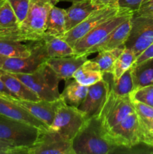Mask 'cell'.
Here are the masks:
<instances>
[{
	"label": "cell",
	"mask_w": 153,
	"mask_h": 154,
	"mask_svg": "<svg viewBox=\"0 0 153 154\" xmlns=\"http://www.w3.org/2000/svg\"><path fill=\"white\" fill-rule=\"evenodd\" d=\"M98 8L92 3L91 0L73 2L71 6L66 9V32L80 23L92 12Z\"/></svg>",
	"instance_id": "obj_20"
},
{
	"label": "cell",
	"mask_w": 153,
	"mask_h": 154,
	"mask_svg": "<svg viewBox=\"0 0 153 154\" xmlns=\"http://www.w3.org/2000/svg\"><path fill=\"white\" fill-rule=\"evenodd\" d=\"M24 153L75 154L72 147V141L48 129L40 131L35 142L27 147Z\"/></svg>",
	"instance_id": "obj_10"
},
{
	"label": "cell",
	"mask_w": 153,
	"mask_h": 154,
	"mask_svg": "<svg viewBox=\"0 0 153 154\" xmlns=\"http://www.w3.org/2000/svg\"><path fill=\"white\" fill-rule=\"evenodd\" d=\"M140 129L141 143L153 148V119L146 120L138 117Z\"/></svg>",
	"instance_id": "obj_31"
},
{
	"label": "cell",
	"mask_w": 153,
	"mask_h": 154,
	"mask_svg": "<svg viewBox=\"0 0 153 154\" xmlns=\"http://www.w3.org/2000/svg\"><path fill=\"white\" fill-rule=\"evenodd\" d=\"M134 89L153 85V58L134 64L131 67Z\"/></svg>",
	"instance_id": "obj_25"
},
{
	"label": "cell",
	"mask_w": 153,
	"mask_h": 154,
	"mask_svg": "<svg viewBox=\"0 0 153 154\" xmlns=\"http://www.w3.org/2000/svg\"><path fill=\"white\" fill-rule=\"evenodd\" d=\"M75 154L130 153L132 149L116 145L104 135V129L98 117L87 119L72 140Z\"/></svg>",
	"instance_id": "obj_1"
},
{
	"label": "cell",
	"mask_w": 153,
	"mask_h": 154,
	"mask_svg": "<svg viewBox=\"0 0 153 154\" xmlns=\"http://www.w3.org/2000/svg\"><path fill=\"white\" fill-rule=\"evenodd\" d=\"M0 114L14 120L31 125L41 131L48 129L44 123L30 114L22 105L18 104L15 101V99L0 96Z\"/></svg>",
	"instance_id": "obj_14"
},
{
	"label": "cell",
	"mask_w": 153,
	"mask_h": 154,
	"mask_svg": "<svg viewBox=\"0 0 153 154\" xmlns=\"http://www.w3.org/2000/svg\"><path fill=\"white\" fill-rule=\"evenodd\" d=\"M58 2V0H30L26 19L16 29L0 31V36L23 42L44 40L48 14Z\"/></svg>",
	"instance_id": "obj_2"
},
{
	"label": "cell",
	"mask_w": 153,
	"mask_h": 154,
	"mask_svg": "<svg viewBox=\"0 0 153 154\" xmlns=\"http://www.w3.org/2000/svg\"><path fill=\"white\" fill-rule=\"evenodd\" d=\"M22 149L10 144L8 141L0 139V154H20Z\"/></svg>",
	"instance_id": "obj_35"
},
{
	"label": "cell",
	"mask_w": 153,
	"mask_h": 154,
	"mask_svg": "<svg viewBox=\"0 0 153 154\" xmlns=\"http://www.w3.org/2000/svg\"><path fill=\"white\" fill-rule=\"evenodd\" d=\"M104 74L92 60H87L74 74L73 78L84 86H91L103 79Z\"/></svg>",
	"instance_id": "obj_23"
},
{
	"label": "cell",
	"mask_w": 153,
	"mask_h": 154,
	"mask_svg": "<svg viewBox=\"0 0 153 154\" xmlns=\"http://www.w3.org/2000/svg\"><path fill=\"white\" fill-rule=\"evenodd\" d=\"M88 55H72L62 57L48 58L46 63L61 80L73 78L74 72L88 60Z\"/></svg>",
	"instance_id": "obj_15"
},
{
	"label": "cell",
	"mask_w": 153,
	"mask_h": 154,
	"mask_svg": "<svg viewBox=\"0 0 153 154\" xmlns=\"http://www.w3.org/2000/svg\"><path fill=\"white\" fill-rule=\"evenodd\" d=\"M136 60L134 53L129 48H124L114 63L112 75L114 81L118 80L124 72L133 66Z\"/></svg>",
	"instance_id": "obj_28"
},
{
	"label": "cell",
	"mask_w": 153,
	"mask_h": 154,
	"mask_svg": "<svg viewBox=\"0 0 153 154\" xmlns=\"http://www.w3.org/2000/svg\"><path fill=\"white\" fill-rule=\"evenodd\" d=\"M134 112L130 95L118 96L109 91L106 102L98 118L104 129H109Z\"/></svg>",
	"instance_id": "obj_8"
},
{
	"label": "cell",
	"mask_w": 153,
	"mask_h": 154,
	"mask_svg": "<svg viewBox=\"0 0 153 154\" xmlns=\"http://www.w3.org/2000/svg\"><path fill=\"white\" fill-rule=\"evenodd\" d=\"M147 0H118L117 7L120 9H126L133 13L137 11L143 2Z\"/></svg>",
	"instance_id": "obj_34"
},
{
	"label": "cell",
	"mask_w": 153,
	"mask_h": 154,
	"mask_svg": "<svg viewBox=\"0 0 153 154\" xmlns=\"http://www.w3.org/2000/svg\"><path fill=\"white\" fill-rule=\"evenodd\" d=\"M132 102H140L153 107V85L134 89L130 93Z\"/></svg>",
	"instance_id": "obj_30"
},
{
	"label": "cell",
	"mask_w": 153,
	"mask_h": 154,
	"mask_svg": "<svg viewBox=\"0 0 153 154\" xmlns=\"http://www.w3.org/2000/svg\"><path fill=\"white\" fill-rule=\"evenodd\" d=\"M132 102L134 108V111L138 117L146 120L153 119V107L140 102Z\"/></svg>",
	"instance_id": "obj_33"
},
{
	"label": "cell",
	"mask_w": 153,
	"mask_h": 154,
	"mask_svg": "<svg viewBox=\"0 0 153 154\" xmlns=\"http://www.w3.org/2000/svg\"><path fill=\"white\" fill-rule=\"evenodd\" d=\"M104 135L116 145L133 149L142 144L138 116L134 112L110 129H104Z\"/></svg>",
	"instance_id": "obj_7"
},
{
	"label": "cell",
	"mask_w": 153,
	"mask_h": 154,
	"mask_svg": "<svg viewBox=\"0 0 153 154\" xmlns=\"http://www.w3.org/2000/svg\"><path fill=\"white\" fill-rule=\"evenodd\" d=\"M43 39L44 40L49 58L76 55L74 48L62 38L44 34Z\"/></svg>",
	"instance_id": "obj_26"
},
{
	"label": "cell",
	"mask_w": 153,
	"mask_h": 154,
	"mask_svg": "<svg viewBox=\"0 0 153 154\" xmlns=\"http://www.w3.org/2000/svg\"><path fill=\"white\" fill-rule=\"evenodd\" d=\"M152 42L153 17L133 14L130 33L124 48L131 50L137 57Z\"/></svg>",
	"instance_id": "obj_9"
},
{
	"label": "cell",
	"mask_w": 153,
	"mask_h": 154,
	"mask_svg": "<svg viewBox=\"0 0 153 154\" xmlns=\"http://www.w3.org/2000/svg\"><path fill=\"white\" fill-rule=\"evenodd\" d=\"M86 120L85 114L79 108L70 106L59 99L54 120L48 129L72 141Z\"/></svg>",
	"instance_id": "obj_5"
},
{
	"label": "cell",
	"mask_w": 153,
	"mask_h": 154,
	"mask_svg": "<svg viewBox=\"0 0 153 154\" xmlns=\"http://www.w3.org/2000/svg\"><path fill=\"white\" fill-rule=\"evenodd\" d=\"M151 58H153V42L136 57L135 64H137Z\"/></svg>",
	"instance_id": "obj_37"
},
{
	"label": "cell",
	"mask_w": 153,
	"mask_h": 154,
	"mask_svg": "<svg viewBox=\"0 0 153 154\" xmlns=\"http://www.w3.org/2000/svg\"><path fill=\"white\" fill-rule=\"evenodd\" d=\"M134 15L153 17V0H147L142 3L139 10L134 13Z\"/></svg>",
	"instance_id": "obj_36"
},
{
	"label": "cell",
	"mask_w": 153,
	"mask_h": 154,
	"mask_svg": "<svg viewBox=\"0 0 153 154\" xmlns=\"http://www.w3.org/2000/svg\"><path fill=\"white\" fill-rule=\"evenodd\" d=\"M0 96L4 98H8V99H16L14 96H13L11 93L9 91L8 89L4 84V82L2 80L1 77H0Z\"/></svg>",
	"instance_id": "obj_39"
},
{
	"label": "cell",
	"mask_w": 153,
	"mask_h": 154,
	"mask_svg": "<svg viewBox=\"0 0 153 154\" xmlns=\"http://www.w3.org/2000/svg\"><path fill=\"white\" fill-rule=\"evenodd\" d=\"M65 23L66 9L53 6L46 18L44 34L62 38L66 32Z\"/></svg>",
	"instance_id": "obj_21"
},
{
	"label": "cell",
	"mask_w": 153,
	"mask_h": 154,
	"mask_svg": "<svg viewBox=\"0 0 153 154\" xmlns=\"http://www.w3.org/2000/svg\"><path fill=\"white\" fill-rule=\"evenodd\" d=\"M42 41L23 42L0 36V55L4 57H28Z\"/></svg>",
	"instance_id": "obj_18"
},
{
	"label": "cell",
	"mask_w": 153,
	"mask_h": 154,
	"mask_svg": "<svg viewBox=\"0 0 153 154\" xmlns=\"http://www.w3.org/2000/svg\"><path fill=\"white\" fill-rule=\"evenodd\" d=\"M8 2L13 9L18 23L20 24L28 14L30 0H8Z\"/></svg>",
	"instance_id": "obj_32"
},
{
	"label": "cell",
	"mask_w": 153,
	"mask_h": 154,
	"mask_svg": "<svg viewBox=\"0 0 153 154\" xmlns=\"http://www.w3.org/2000/svg\"><path fill=\"white\" fill-rule=\"evenodd\" d=\"M88 89V87L82 85L76 80H68L62 93H60V99L67 105L78 108L86 98Z\"/></svg>",
	"instance_id": "obj_22"
},
{
	"label": "cell",
	"mask_w": 153,
	"mask_h": 154,
	"mask_svg": "<svg viewBox=\"0 0 153 154\" xmlns=\"http://www.w3.org/2000/svg\"><path fill=\"white\" fill-rule=\"evenodd\" d=\"M124 46L112 50H101L98 51L97 57L92 59L98 65L102 73H112L116 60L124 51Z\"/></svg>",
	"instance_id": "obj_27"
},
{
	"label": "cell",
	"mask_w": 153,
	"mask_h": 154,
	"mask_svg": "<svg viewBox=\"0 0 153 154\" xmlns=\"http://www.w3.org/2000/svg\"><path fill=\"white\" fill-rule=\"evenodd\" d=\"M103 78L109 83L110 91L116 96H128L134 90L131 68L126 71L116 81L113 80L112 73H104Z\"/></svg>",
	"instance_id": "obj_24"
},
{
	"label": "cell",
	"mask_w": 153,
	"mask_h": 154,
	"mask_svg": "<svg viewBox=\"0 0 153 154\" xmlns=\"http://www.w3.org/2000/svg\"><path fill=\"white\" fill-rule=\"evenodd\" d=\"M133 14L134 13L130 11L119 8L115 16L94 27L75 44L74 47L75 54H86L89 50L101 43L119 24L132 17Z\"/></svg>",
	"instance_id": "obj_6"
},
{
	"label": "cell",
	"mask_w": 153,
	"mask_h": 154,
	"mask_svg": "<svg viewBox=\"0 0 153 154\" xmlns=\"http://www.w3.org/2000/svg\"><path fill=\"white\" fill-rule=\"evenodd\" d=\"M19 26L11 6L5 0L0 7V31L14 30Z\"/></svg>",
	"instance_id": "obj_29"
},
{
	"label": "cell",
	"mask_w": 153,
	"mask_h": 154,
	"mask_svg": "<svg viewBox=\"0 0 153 154\" xmlns=\"http://www.w3.org/2000/svg\"><path fill=\"white\" fill-rule=\"evenodd\" d=\"M92 3L98 8L104 7H117L118 0H91Z\"/></svg>",
	"instance_id": "obj_38"
},
{
	"label": "cell",
	"mask_w": 153,
	"mask_h": 154,
	"mask_svg": "<svg viewBox=\"0 0 153 154\" xmlns=\"http://www.w3.org/2000/svg\"><path fill=\"white\" fill-rule=\"evenodd\" d=\"M59 2H77L84 1V0H58Z\"/></svg>",
	"instance_id": "obj_40"
},
{
	"label": "cell",
	"mask_w": 153,
	"mask_h": 154,
	"mask_svg": "<svg viewBox=\"0 0 153 154\" xmlns=\"http://www.w3.org/2000/svg\"><path fill=\"white\" fill-rule=\"evenodd\" d=\"M44 40L26 57H4L2 60V69L10 73H32L48 60Z\"/></svg>",
	"instance_id": "obj_11"
},
{
	"label": "cell",
	"mask_w": 153,
	"mask_h": 154,
	"mask_svg": "<svg viewBox=\"0 0 153 154\" xmlns=\"http://www.w3.org/2000/svg\"><path fill=\"white\" fill-rule=\"evenodd\" d=\"M110 91L109 83L103 78L101 81L88 86L83 102L78 107L87 119L98 117Z\"/></svg>",
	"instance_id": "obj_13"
},
{
	"label": "cell",
	"mask_w": 153,
	"mask_h": 154,
	"mask_svg": "<svg viewBox=\"0 0 153 154\" xmlns=\"http://www.w3.org/2000/svg\"><path fill=\"white\" fill-rule=\"evenodd\" d=\"M2 56L0 55V70L2 69Z\"/></svg>",
	"instance_id": "obj_41"
},
{
	"label": "cell",
	"mask_w": 153,
	"mask_h": 154,
	"mask_svg": "<svg viewBox=\"0 0 153 154\" xmlns=\"http://www.w3.org/2000/svg\"><path fill=\"white\" fill-rule=\"evenodd\" d=\"M10 74L28 86L40 100L56 101L60 98L58 84L61 79L46 62L32 73Z\"/></svg>",
	"instance_id": "obj_3"
},
{
	"label": "cell",
	"mask_w": 153,
	"mask_h": 154,
	"mask_svg": "<svg viewBox=\"0 0 153 154\" xmlns=\"http://www.w3.org/2000/svg\"><path fill=\"white\" fill-rule=\"evenodd\" d=\"M118 11L119 8L118 7H104L96 9L80 23L66 32L62 38L74 48L75 44L81 38L85 36L99 24L115 16Z\"/></svg>",
	"instance_id": "obj_12"
},
{
	"label": "cell",
	"mask_w": 153,
	"mask_h": 154,
	"mask_svg": "<svg viewBox=\"0 0 153 154\" xmlns=\"http://www.w3.org/2000/svg\"><path fill=\"white\" fill-rule=\"evenodd\" d=\"M59 99L56 101L39 100L36 102L15 99V101L49 128L54 120Z\"/></svg>",
	"instance_id": "obj_16"
},
{
	"label": "cell",
	"mask_w": 153,
	"mask_h": 154,
	"mask_svg": "<svg viewBox=\"0 0 153 154\" xmlns=\"http://www.w3.org/2000/svg\"><path fill=\"white\" fill-rule=\"evenodd\" d=\"M0 77L9 91L16 99L33 102L40 100V98L28 86L12 74L0 70Z\"/></svg>",
	"instance_id": "obj_19"
},
{
	"label": "cell",
	"mask_w": 153,
	"mask_h": 154,
	"mask_svg": "<svg viewBox=\"0 0 153 154\" xmlns=\"http://www.w3.org/2000/svg\"><path fill=\"white\" fill-rule=\"evenodd\" d=\"M4 1H5V0H0V7H1L3 3H4Z\"/></svg>",
	"instance_id": "obj_42"
},
{
	"label": "cell",
	"mask_w": 153,
	"mask_h": 154,
	"mask_svg": "<svg viewBox=\"0 0 153 154\" xmlns=\"http://www.w3.org/2000/svg\"><path fill=\"white\" fill-rule=\"evenodd\" d=\"M131 26V17L126 20L118 26L103 42L87 52V55L98 52L101 50H112L124 46L128 38Z\"/></svg>",
	"instance_id": "obj_17"
},
{
	"label": "cell",
	"mask_w": 153,
	"mask_h": 154,
	"mask_svg": "<svg viewBox=\"0 0 153 154\" xmlns=\"http://www.w3.org/2000/svg\"><path fill=\"white\" fill-rule=\"evenodd\" d=\"M40 131L34 126L0 114V139L22 149V154L35 142Z\"/></svg>",
	"instance_id": "obj_4"
}]
</instances>
